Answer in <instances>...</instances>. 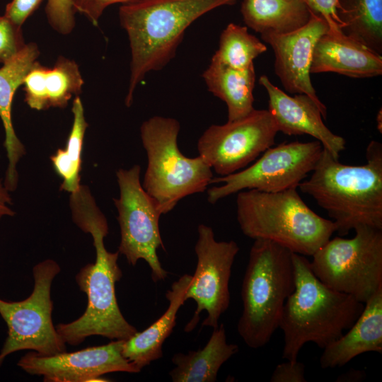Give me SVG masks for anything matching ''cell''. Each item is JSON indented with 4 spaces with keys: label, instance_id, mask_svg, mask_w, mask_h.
<instances>
[{
    "label": "cell",
    "instance_id": "6da1fadb",
    "mask_svg": "<svg viewBox=\"0 0 382 382\" xmlns=\"http://www.w3.org/2000/svg\"><path fill=\"white\" fill-rule=\"evenodd\" d=\"M70 204L74 222L93 238L96 260L83 267L76 276L80 289L88 297L85 312L71 323L58 324L56 330L64 342L71 345H77L92 335L127 340L138 331L125 318L117 304L115 284L122 272L117 264L119 252L110 253L105 247L107 220L85 186L71 193Z\"/></svg>",
    "mask_w": 382,
    "mask_h": 382
},
{
    "label": "cell",
    "instance_id": "7a4b0ae2",
    "mask_svg": "<svg viewBox=\"0 0 382 382\" xmlns=\"http://www.w3.org/2000/svg\"><path fill=\"white\" fill-rule=\"evenodd\" d=\"M364 165L343 164L323 149L311 173L298 188L328 214L344 236L358 226L382 229V144L369 142Z\"/></svg>",
    "mask_w": 382,
    "mask_h": 382
},
{
    "label": "cell",
    "instance_id": "3957f363",
    "mask_svg": "<svg viewBox=\"0 0 382 382\" xmlns=\"http://www.w3.org/2000/svg\"><path fill=\"white\" fill-rule=\"evenodd\" d=\"M238 0H137L122 4L121 26L131 49L130 77L125 98L132 104L138 84L175 57L187 28L197 18Z\"/></svg>",
    "mask_w": 382,
    "mask_h": 382
},
{
    "label": "cell",
    "instance_id": "277c9868",
    "mask_svg": "<svg viewBox=\"0 0 382 382\" xmlns=\"http://www.w3.org/2000/svg\"><path fill=\"white\" fill-rule=\"evenodd\" d=\"M292 260L295 289L285 302L279 327L284 335L282 358L291 361L306 343L323 349L339 338L364 307L352 296L323 284L306 256L293 253Z\"/></svg>",
    "mask_w": 382,
    "mask_h": 382
},
{
    "label": "cell",
    "instance_id": "5b68a950",
    "mask_svg": "<svg viewBox=\"0 0 382 382\" xmlns=\"http://www.w3.org/2000/svg\"><path fill=\"white\" fill-rule=\"evenodd\" d=\"M236 216L247 237L268 240L304 256H312L336 232L335 223L313 212L296 189L238 192Z\"/></svg>",
    "mask_w": 382,
    "mask_h": 382
},
{
    "label": "cell",
    "instance_id": "8992f818",
    "mask_svg": "<svg viewBox=\"0 0 382 382\" xmlns=\"http://www.w3.org/2000/svg\"><path fill=\"white\" fill-rule=\"evenodd\" d=\"M254 241L242 282L237 330L248 347L258 349L279 327L285 302L295 289V274L291 250L268 240Z\"/></svg>",
    "mask_w": 382,
    "mask_h": 382
},
{
    "label": "cell",
    "instance_id": "52a82bcc",
    "mask_svg": "<svg viewBox=\"0 0 382 382\" xmlns=\"http://www.w3.org/2000/svg\"><path fill=\"white\" fill-rule=\"evenodd\" d=\"M180 129L173 117L154 116L144 121L140 135L148 165L142 187L155 200L162 214L170 212L183 198L204 192L213 172L199 156H184L178 146Z\"/></svg>",
    "mask_w": 382,
    "mask_h": 382
},
{
    "label": "cell",
    "instance_id": "ba28073f",
    "mask_svg": "<svg viewBox=\"0 0 382 382\" xmlns=\"http://www.w3.org/2000/svg\"><path fill=\"white\" fill-rule=\"evenodd\" d=\"M354 230L351 238H330L310 262L323 284L365 303L382 286V229L361 225Z\"/></svg>",
    "mask_w": 382,
    "mask_h": 382
},
{
    "label": "cell",
    "instance_id": "9c48e42d",
    "mask_svg": "<svg viewBox=\"0 0 382 382\" xmlns=\"http://www.w3.org/2000/svg\"><path fill=\"white\" fill-rule=\"evenodd\" d=\"M59 272L55 261L40 262L33 267L34 288L27 299L20 301L0 299V315L8 328L0 352V366L8 355L20 350H33L45 356L66 351V343L52 320L51 286Z\"/></svg>",
    "mask_w": 382,
    "mask_h": 382
},
{
    "label": "cell",
    "instance_id": "30bf717a",
    "mask_svg": "<svg viewBox=\"0 0 382 382\" xmlns=\"http://www.w3.org/2000/svg\"><path fill=\"white\" fill-rule=\"evenodd\" d=\"M323 149L317 140L272 146L248 168L226 176L213 178L211 184H223L207 190V200L215 204L245 190L278 192L297 189L313 170Z\"/></svg>",
    "mask_w": 382,
    "mask_h": 382
},
{
    "label": "cell",
    "instance_id": "8fae6325",
    "mask_svg": "<svg viewBox=\"0 0 382 382\" xmlns=\"http://www.w3.org/2000/svg\"><path fill=\"white\" fill-rule=\"evenodd\" d=\"M140 172V166L134 165L128 170L120 169L116 173L120 197L114 202L121 235L118 252L132 266L139 260L146 261L151 278L156 282L168 276L157 255L159 248H164L159 230L162 214L155 200L143 188Z\"/></svg>",
    "mask_w": 382,
    "mask_h": 382
},
{
    "label": "cell",
    "instance_id": "7c38bea8",
    "mask_svg": "<svg viewBox=\"0 0 382 382\" xmlns=\"http://www.w3.org/2000/svg\"><path fill=\"white\" fill-rule=\"evenodd\" d=\"M279 132L268 110L209 127L198 139L199 156L221 176L245 168L274 144Z\"/></svg>",
    "mask_w": 382,
    "mask_h": 382
},
{
    "label": "cell",
    "instance_id": "4fadbf2b",
    "mask_svg": "<svg viewBox=\"0 0 382 382\" xmlns=\"http://www.w3.org/2000/svg\"><path fill=\"white\" fill-rule=\"evenodd\" d=\"M198 238L195 245L197 266L185 294L197 304L195 314L185 328L190 332L199 320V313H207L202 325L216 328L219 320L230 303L229 280L231 269L239 251L234 241H217L212 228L201 224L197 227Z\"/></svg>",
    "mask_w": 382,
    "mask_h": 382
},
{
    "label": "cell",
    "instance_id": "5bb4252c",
    "mask_svg": "<svg viewBox=\"0 0 382 382\" xmlns=\"http://www.w3.org/2000/svg\"><path fill=\"white\" fill-rule=\"evenodd\" d=\"M124 340L90 347L74 352L40 355L30 352L18 365L32 375L42 376L47 382L104 381L101 376L112 372L137 374L141 371L122 354Z\"/></svg>",
    "mask_w": 382,
    "mask_h": 382
},
{
    "label": "cell",
    "instance_id": "9a60e30c",
    "mask_svg": "<svg viewBox=\"0 0 382 382\" xmlns=\"http://www.w3.org/2000/svg\"><path fill=\"white\" fill-rule=\"evenodd\" d=\"M330 31L324 18L311 11L309 21L300 28L287 33H265L262 40L274 53V72L284 89L311 98L327 117V108L320 101L311 80V66L315 46L319 38Z\"/></svg>",
    "mask_w": 382,
    "mask_h": 382
},
{
    "label": "cell",
    "instance_id": "2e32d148",
    "mask_svg": "<svg viewBox=\"0 0 382 382\" xmlns=\"http://www.w3.org/2000/svg\"><path fill=\"white\" fill-rule=\"evenodd\" d=\"M259 83L268 94V111L279 132L289 136H311L334 158L339 160L340 153L345 149L346 141L324 124L322 111L311 98L303 93L291 96L274 85L265 75L260 77Z\"/></svg>",
    "mask_w": 382,
    "mask_h": 382
},
{
    "label": "cell",
    "instance_id": "e0dca14e",
    "mask_svg": "<svg viewBox=\"0 0 382 382\" xmlns=\"http://www.w3.org/2000/svg\"><path fill=\"white\" fill-rule=\"evenodd\" d=\"M332 72L351 78H371L382 74V56L345 35L330 32L318 40L311 74Z\"/></svg>",
    "mask_w": 382,
    "mask_h": 382
},
{
    "label": "cell",
    "instance_id": "ac0fdd59",
    "mask_svg": "<svg viewBox=\"0 0 382 382\" xmlns=\"http://www.w3.org/2000/svg\"><path fill=\"white\" fill-rule=\"evenodd\" d=\"M370 352L382 353V286L347 332L323 348L320 364L323 369L340 367Z\"/></svg>",
    "mask_w": 382,
    "mask_h": 382
},
{
    "label": "cell",
    "instance_id": "d6986e66",
    "mask_svg": "<svg viewBox=\"0 0 382 382\" xmlns=\"http://www.w3.org/2000/svg\"><path fill=\"white\" fill-rule=\"evenodd\" d=\"M83 83L79 66L73 60L59 57L52 68L36 61L23 79L25 101L37 110L64 108L73 95L81 92Z\"/></svg>",
    "mask_w": 382,
    "mask_h": 382
},
{
    "label": "cell",
    "instance_id": "ffe728a7",
    "mask_svg": "<svg viewBox=\"0 0 382 382\" xmlns=\"http://www.w3.org/2000/svg\"><path fill=\"white\" fill-rule=\"evenodd\" d=\"M39 54L37 45L30 42L0 68V117L5 130L4 146L8 161L4 184L8 191H13L16 187V165L25 153L24 146L16 136L13 126L12 102L16 90L23 85L25 75L37 61Z\"/></svg>",
    "mask_w": 382,
    "mask_h": 382
},
{
    "label": "cell",
    "instance_id": "44dd1931",
    "mask_svg": "<svg viewBox=\"0 0 382 382\" xmlns=\"http://www.w3.org/2000/svg\"><path fill=\"white\" fill-rule=\"evenodd\" d=\"M191 280L192 275L185 274L174 282L166 294L169 305L164 313L144 330L123 341V356L139 369L163 357V345L175 326L177 313L185 302Z\"/></svg>",
    "mask_w": 382,
    "mask_h": 382
},
{
    "label": "cell",
    "instance_id": "7402d4cb",
    "mask_svg": "<svg viewBox=\"0 0 382 382\" xmlns=\"http://www.w3.org/2000/svg\"><path fill=\"white\" fill-rule=\"evenodd\" d=\"M202 78L208 91L226 103L228 121L244 117L254 110V64L238 69L212 57Z\"/></svg>",
    "mask_w": 382,
    "mask_h": 382
},
{
    "label": "cell",
    "instance_id": "603a6c76",
    "mask_svg": "<svg viewBox=\"0 0 382 382\" xmlns=\"http://www.w3.org/2000/svg\"><path fill=\"white\" fill-rule=\"evenodd\" d=\"M238 352L237 345L227 342L221 323L202 349L175 354L171 361L175 366L169 375L173 382H214L221 366Z\"/></svg>",
    "mask_w": 382,
    "mask_h": 382
},
{
    "label": "cell",
    "instance_id": "cb8c5ba5",
    "mask_svg": "<svg viewBox=\"0 0 382 382\" xmlns=\"http://www.w3.org/2000/svg\"><path fill=\"white\" fill-rule=\"evenodd\" d=\"M241 12L245 25L260 34L294 31L311 16L303 0H243Z\"/></svg>",
    "mask_w": 382,
    "mask_h": 382
},
{
    "label": "cell",
    "instance_id": "d4e9b609",
    "mask_svg": "<svg viewBox=\"0 0 382 382\" xmlns=\"http://www.w3.org/2000/svg\"><path fill=\"white\" fill-rule=\"evenodd\" d=\"M342 32L382 53V0H340Z\"/></svg>",
    "mask_w": 382,
    "mask_h": 382
},
{
    "label": "cell",
    "instance_id": "484cf974",
    "mask_svg": "<svg viewBox=\"0 0 382 382\" xmlns=\"http://www.w3.org/2000/svg\"><path fill=\"white\" fill-rule=\"evenodd\" d=\"M74 122L67 139L66 148L59 149L51 159L57 173L63 178L62 189L71 193L80 187L79 172L83 137L88 124L84 117L82 102L76 96L72 105Z\"/></svg>",
    "mask_w": 382,
    "mask_h": 382
},
{
    "label": "cell",
    "instance_id": "4316f807",
    "mask_svg": "<svg viewBox=\"0 0 382 382\" xmlns=\"http://www.w3.org/2000/svg\"><path fill=\"white\" fill-rule=\"evenodd\" d=\"M265 51L266 45L250 34L247 26L231 23L221 33L219 48L212 57L231 67L245 69Z\"/></svg>",
    "mask_w": 382,
    "mask_h": 382
},
{
    "label": "cell",
    "instance_id": "83f0119b",
    "mask_svg": "<svg viewBox=\"0 0 382 382\" xmlns=\"http://www.w3.org/2000/svg\"><path fill=\"white\" fill-rule=\"evenodd\" d=\"M25 45L21 27L4 15L0 16V63L11 60Z\"/></svg>",
    "mask_w": 382,
    "mask_h": 382
},
{
    "label": "cell",
    "instance_id": "f1b7e54d",
    "mask_svg": "<svg viewBox=\"0 0 382 382\" xmlns=\"http://www.w3.org/2000/svg\"><path fill=\"white\" fill-rule=\"evenodd\" d=\"M45 13L50 25L61 34L70 33L75 26L71 0H47Z\"/></svg>",
    "mask_w": 382,
    "mask_h": 382
},
{
    "label": "cell",
    "instance_id": "f546056e",
    "mask_svg": "<svg viewBox=\"0 0 382 382\" xmlns=\"http://www.w3.org/2000/svg\"><path fill=\"white\" fill-rule=\"evenodd\" d=\"M308 8L326 21L330 33L340 34L342 32V23L337 14L340 0H303Z\"/></svg>",
    "mask_w": 382,
    "mask_h": 382
},
{
    "label": "cell",
    "instance_id": "4dcf8cb0",
    "mask_svg": "<svg viewBox=\"0 0 382 382\" xmlns=\"http://www.w3.org/2000/svg\"><path fill=\"white\" fill-rule=\"evenodd\" d=\"M75 12L86 16L93 25H97L104 11L115 4H125L137 0H71Z\"/></svg>",
    "mask_w": 382,
    "mask_h": 382
},
{
    "label": "cell",
    "instance_id": "1f68e13d",
    "mask_svg": "<svg viewBox=\"0 0 382 382\" xmlns=\"http://www.w3.org/2000/svg\"><path fill=\"white\" fill-rule=\"evenodd\" d=\"M271 382H306L305 366L296 361H288L277 365L273 371Z\"/></svg>",
    "mask_w": 382,
    "mask_h": 382
},
{
    "label": "cell",
    "instance_id": "d6a6232c",
    "mask_svg": "<svg viewBox=\"0 0 382 382\" xmlns=\"http://www.w3.org/2000/svg\"><path fill=\"white\" fill-rule=\"evenodd\" d=\"M42 0H11L5 9L4 16L21 27L28 18L38 8Z\"/></svg>",
    "mask_w": 382,
    "mask_h": 382
},
{
    "label": "cell",
    "instance_id": "836d02e7",
    "mask_svg": "<svg viewBox=\"0 0 382 382\" xmlns=\"http://www.w3.org/2000/svg\"><path fill=\"white\" fill-rule=\"evenodd\" d=\"M8 190L0 180V219L4 216H13L14 212L10 209L8 204L11 202Z\"/></svg>",
    "mask_w": 382,
    "mask_h": 382
},
{
    "label": "cell",
    "instance_id": "e575fe53",
    "mask_svg": "<svg viewBox=\"0 0 382 382\" xmlns=\"http://www.w3.org/2000/svg\"><path fill=\"white\" fill-rule=\"evenodd\" d=\"M364 373L361 371L352 369L341 375L337 380L338 381H358L363 380Z\"/></svg>",
    "mask_w": 382,
    "mask_h": 382
}]
</instances>
